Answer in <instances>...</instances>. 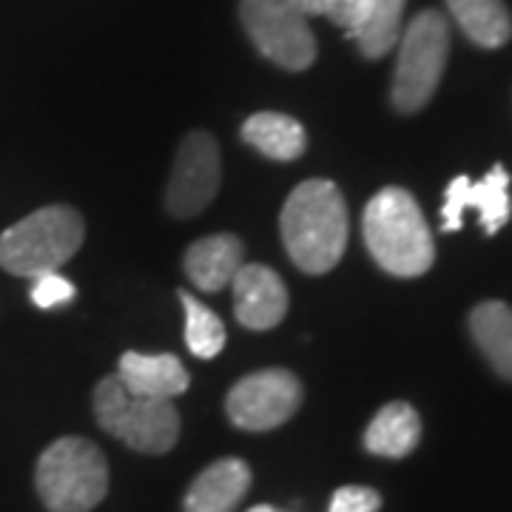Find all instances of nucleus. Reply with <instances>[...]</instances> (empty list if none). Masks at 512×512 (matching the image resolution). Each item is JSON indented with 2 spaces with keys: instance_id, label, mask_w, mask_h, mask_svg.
Wrapping results in <instances>:
<instances>
[{
  "instance_id": "nucleus-1",
  "label": "nucleus",
  "mask_w": 512,
  "mask_h": 512,
  "mask_svg": "<svg viewBox=\"0 0 512 512\" xmlns=\"http://www.w3.org/2000/svg\"><path fill=\"white\" fill-rule=\"evenodd\" d=\"M279 231L291 262L305 274H328L348 248V205L339 185L305 180L282 208Z\"/></svg>"
},
{
  "instance_id": "nucleus-2",
  "label": "nucleus",
  "mask_w": 512,
  "mask_h": 512,
  "mask_svg": "<svg viewBox=\"0 0 512 512\" xmlns=\"http://www.w3.org/2000/svg\"><path fill=\"white\" fill-rule=\"evenodd\" d=\"M365 245L376 265L393 276H421L436 259V242L419 202L404 188H382L362 217Z\"/></svg>"
},
{
  "instance_id": "nucleus-3",
  "label": "nucleus",
  "mask_w": 512,
  "mask_h": 512,
  "mask_svg": "<svg viewBox=\"0 0 512 512\" xmlns=\"http://www.w3.org/2000/svg\"><path fill=\"white\" fill-rule=\"evenodd\" d=\"M86 225L69 205H49L0 234V268L15 276L52 274L83 245Z\"/></svg>"
},
{
  "instance_id": "nucleus-4",
  "label": "nucleus",
  "mask_w": 512,
  "mask_h": 512,
  "mask_svg": "<svg viewBox=\"0 0 512 512\" xmlns=\"http://www.w3.org/2000/svg\"><path fill=\"white\" fill-rule=\"evenodd\" d=\"M35 484L49 512H89L109 493V464L89 439L66 436L43 450Z\"/></svg>"
},
{
  "instance_id": "nucleus-5",
  "label": "nucleus",
  "mask_w": 512,
  "mask_h": 512,
  "mask_svg": "<svg viewBox=\"0 0 512 512\" xmlns=\"http://www.w3.org/2000/svg\"><path fill=\"white\" fill-rule=\"evenodd\" d=\"M97 424L137 453H168L180 439V413L171 399L131 393L117 376H106L94 390Z\"/></svg>"
},
{
  "instance_id": "nucleus-6",
  "label": "nucleus",
  "mask_w": 512,
  "mask_h": 512,
  "mask_svg": "<svg viewBox=\"0 0 512 512\" xmlns=\"http://www.w3.org/2000/svg\"><path fill=\"white\" fill-rule=\"evenodd\" d=\"M450 55V26L439 12L427 9L410 20L399 40V60L390 100L404 114L421 111L436 94Z\"/></svg>"
},
{
  "instance_id": "nucleus-7",
  "label": "nucleus",
  "mask_w": 512,
  "mask_h": 512,
  "mask_svg": "<svg viewBox=\"0 0 512 512\" xmlns=\"http://www.w3.org/2000/svg\"><path fill=\"white\" fill-rule=\"evenodd\" d=\"M239 20L256 49L288 72H305L316 60V37L291 0H242Z\"/></svg>"
},
{
  "instance_id": "nucleus-8",
  "label": "nucleus",
  "mask_w": 512,
  "mask_h": 512,
  "mask_svg": "<svg viewBox=\"0 0 512 512\" xmlns=\"http://www.w3.org/2000/svg\"><path fill=\"white\" fill-rule=\"evenodd\" d=\"M302 396H305L302 382L291 370L268 367V370H256L251 376L239 379L231 387L225 399V413L239 430L265 433L291 419L302 407Z\"/></svg>"
},
{
  "instance_id": "nucleus-9",
  "label": "nucleus",
  "mask_w": 512,
  "mask_h": 512,
  "mask_svg": "<svg viewBox=\"0 0 512 512\" xmlns=\"http://www.w3.org/2000/svg\"><path fill=\"white\" fill-rule=\"evenodd\" d=\"M222 163L220 146L208 131H191L180 143L171 180L165 191V205L174 217L188 220L202 214L220 191Z\"/></svg>"
},
{
  "instance_id": "nucleus-10",
  "label": "nucleus",
  "mask_w": 512,
  "mask_h": 512,
  "mask_svg": "<svg viewBox=\"0 0 512 512\" xmlns=\"http://www.w3.org/2000/svg\"><path fill=\"white\" fill-rule=\"evenodd\" d=\"M467 208H476L481 214V225H484V234H498L501 225H507L512 214L510 202V174L504 165H493L487 171L484 180L473 183L467 174L456 177L453 183L447 185V194H444V205H441V220H444V231L453 234L461 228L464 220V211Z\"/></svg>"
},
{
  "instance_id": "nucleus-11",
  "label": "nucleus",
  "mask_w": 512,
  "mask_h": 512,
  "mask_svg": "<svg viewBox=\"0 0 512 512\" xmlns=\"http://www.w3.org/2000/svg\"><path fill=\"white\" fill-rule=\"evenodd\" d=\"M234 313L248 330L276 328L288 313V288L268 265H242L231 282Z\"/></svg>"
},
{
  "instance_id": "nucleus-12",
  "label": "nucleus",
  "mask_w": 512,
  "mask_h": 512,
  "mask_svg": "<svg viewBox=\"0 0 512 512\" xmlns=\"http://www.w3.org/2000/svg\"><path fill=\"white\" fill-rule=\"evenodd\" d=\"M117 379L131 393L148 399H174L183 396L191 384L185 365L174 353H134L128 350L120 356Z\"/></svg>"
},
{
  "instance_id": "nucleus-13",
  "label": "nucleus",
  "mask_w": 512,
  "mask_h": 512,
  "mask_svg": "<svg viewBox=\"0 0 512 512\" xmlns=\"http://www.w3.org/2000/svg\"><path fill=\"white\" fill-rule=\"evenodd\" d=\"M251 487V467L242 458H220L188 487L185 512H234Z\"/></svg>"
},
{
  "instance_id": "nucleus-14",
  "label": "nucleus",
  "mask_w": 512,
  "mask_h": 512,
  "mask_svg": "<svg viewBox=\"0 0 512 512\" xmlns=\"http://www.w3.org/2000/svg\"><path fill=\"white\" fill-rule=\"evenodd\" d=\"M242 265H245V248H242V239L234 234L197 239L185 251V274L205 293L228 288Z\"/></svg>"
},
{
  "instance_id": "nucleus-15",
  "label": "nucleus",
  "mask_w": 512,
  "mask_h": 512,
  "mask_svg": "<svg viewBox=\"0 0 512 512\" xmlns=\"http://www.w3.org/2000/svg\"><path fill=\"white\" fill-rule=\"evenodd\" d=\"M421 441L419 413L407 402H390L373 416L365 430V447L373 456L404 458Z\"/></svg>"
},
{
  "instance_id": "nucleus-16",
  "label": "nucleus",
  "mask_w": 512,
  "mask_h": 512,
  "mask_svg": "<svg viewBox=\"0 0 512 512\" xmlns=\"http://www.w3.org/2000/svg\"><path fill=\"white\" fill-rule=\"evenodd\" d=\"M242 140L259 154L279 163L302 157V151L308 148V134L302 123L279 111H259L254 117H248L242 126Z\"/></svg>"
},
{
  "instance_id": "nucleus-17",
  "label": "nucleus",
  "mask_w": 512,
  "mask_h": 512,
  "mask_svg": "<svg viewBox=\"0 0 512 512\" xmlns=\"http://www.w3.org/2000/svg\"><path fill=\"white\" fill-rule=\"evenodd\" d=\"M470 333L498 376L512 382V308L507 302H481L470 313Z\"/></svg>"
},
{
  "instance_id": "nucleus-18",
  "label": "nucleus",
  "mask_w": 512,
  "mask_h": 512,
  "mask_svg": "<svg viewBox=\"0 0 512 512\" xmlns=\"http://www.w3.org/2000/svg\"><path fill=\"white\" fill-rule=\"evenodd\" d=\"M464 35L484 49H498L512 37V18L504 0H447Z\"/></svg>"
},
{
  "instance_id": "nucleus-19",
  "label": "nucleus",
  "mask_w": 512,
  "mask_h": 512,
  "mask_svg": "<svg viewBox=\"0 0 512 512\" xmlns=\"http://www.w3.org/2000/svg\"><path fill=\"white\" fill-rule=\"evenodd\" d=\"M404 3L407 0H376L370 6V12L359 23V29L350 35L359 43L362 55L370 57V60H379L387 52H393V46L402 40Z\"/></svg>"
},
{
  "instance_id": "nucleus-20",
  "label": "nucleus",
  "mask_w": 512,
  "mask_h": 512,
  "mask_svg": "<svg viewBox=\"0 0 512 512\" xmlns=\"http://www.w3.org/2000/svg\"><path fill=\"white\" fill-rule=\"evenodd\" d=\"M185 308V345L197 359H214L225 348V325L217 313L205 308L197 296L180 291Z\"/></svg>"
},
{
  "instance_id": "nucleus-21",
  "label": "nucleus",
  "mask_w": 512,
  "mask_h": 512,
  "mask_svg": "<svg viewBox=\"0 0 512 512\" xmlns=\"http://www.w3.org/2000/svg\"><path fill=\"white\" fill-rule=\"evenodd\" d=\"M291 3L305 18L308 15L328 18L330 23H336L339 29H345L348 35H353L376 0H291Z\"/></svg>"
},
{
  "instance_id": "nucleus-22",
  "label": "nucleus",
  "mask_w": 512,
  "mask_h": 512,
  "mask_svg": "<svg viewBox=\"0 0 512 512\" xmlns=\"http://www.w3.org/2000/svg\"><path fill=\"white\" fill-rule=\"evenodd\" d=\"M74 288L69 279H63V276L52 271V274H43L35 276V285H32V302H35L37 308H43V311H52V308H60V305H69L74 299Z\"/></svg>"
},
{
  "instance_id": "nucleus-23",
  "label": "nucleus",
  "mask_w": 512,
  "mask_h": 512,
  "mask_svg": "<svg viewBox=\"0 0 512 512\" xmlns=\"http://www.w3.org/2000/svg\"><path fill=\"white\" fill-rule=\"evenodd\" d=\"M382 495L370 487H342L330 498V512H379Z\"/></svg>"
},
{
  "instance_id": "nucleus-24",
  "label": "nucleus",
  "mask_w": 512,
  "mask_h": 512,
  "mask_svg": "<svg viewBox=\"0 0 512 512\" xmlns=\"http://www.w3.org/2000/svg\"><path fill=\"white\" fill-rule=\"evenodd\" d=\"M248 512H279V510H274V507H265V504H262V507H254V510H248Z\"/></svg>"
}]
</instances>
